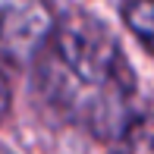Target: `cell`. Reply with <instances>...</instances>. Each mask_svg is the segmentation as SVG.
<instances>
[{
  "instance_id": "obj_1",
  "label": "cell",
  "mask_w": 154,
  "mask_h": 154,
  "mask_svg": "<svg viewBox=\"0 0 154 154\" xmlns=\"http://www.w3.org/2000/svg\"><path fill=\"white\" fill-rule=\"evenodd\" d=\"M38 91L72 126L97 138H120L135 120V72L107 25L85 13L57 22L38 54Z\"/></svg>"
},
{
  "instance_id": "obj_2",
  "label": "cell",
  "mask_w": 154,
  "mask_h": 154,
  "mask_svg": "<svg viewBox=\"0 0 154 154\" xmlns=\"http://www.w3.org/2000/svg\"><path fill=\"white\" fill-rule=\"evenodd\" d=\"M57 22L47 0H0V60H38Z\"/></svg>"
},
{
  "instance_id": "obj_3",
  "label": "cell",
  "mask_w": 154,
  "mask_h": 154,
  "mask_svg": "<svg viewBox=\"0 0 154 154\" xmlns=\"http://www.w3.org/2000/svg\"><path fill=\"white\" fill-rule=\"evenodd\" d=\"M120 13L129 32L142 41V47L154 54V0H123Z\"/></svg>"
},
{
  "instance_id": "obj_4",
  "label": "cell",
  "mask_w": 154,
  "mask_h": 154,
  "mask_svg": "<svg viewBox=\"0 0 154 154\" xmlns=\"http://www.w3.org/2000/svg\"><path fill=\"white\" fill-rule=\"evenodd\" d=\"M113 154H154V120L135 116L132 126L116 138Z\"/></svg>"
},
{
  "instance_id": "obj_5",
  "label": "cell",
  "mask_w": 154,
  "mask_h": 154,
  "mask_svg": "<svg viewBox=\"0 0 154 154\" xmlns=\"http://www.w3.org/2000/svg\"><path fill=\"white\" fill-rule=\"evenodd\" d=\"M6 110H10V82H6L3 72H0V123H3Z\"/></svg>"
},
{
  "instance_id": "obj_6",
  "label": "cell",
  "mask_w": 154,
  "mask_h": 154,
  "mask_svg": "<svg viewBox=\"0 0 154 154\" xmlns=\"http://www.w3.org/2000/svg\"><path fill=\"white\" fill-rule=\"evenodd\" d=\"M0 154H13V151H6V148H0Z\"/></svg>"
}]
</instances>
